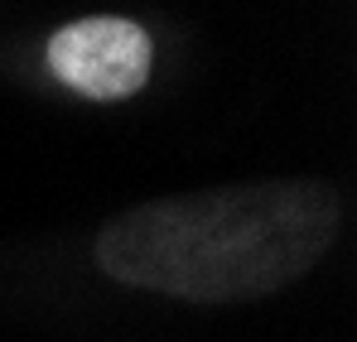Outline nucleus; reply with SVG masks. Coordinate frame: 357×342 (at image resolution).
Listing matches in <instances>:
<instances>
[{"label":"nucleus","instance_id":"nucleus-1","mask_svg":"<svg viewBox=\"0 0 357 342\" xmlns=\"http://www.w3.org/2000/svg\"><path fill=\"white\" fill-rule=\"evenodd\" d=\"M343 203L319 178H261L135 203L97 236V265L130 289L188 304H246L309 275Z\"/></svg>","mask_w":357,"mask_h":342},{"label":"nucleus","instance_id":"nucleus-2","mask_svg":"<svg viewBox=\"0 0 357 342\" xmlns=\"http://www.w3.org/2000/svg\"><path fill=\"white\" fill-rule=\"evenodd\" d=\"M155 44L126 15H87L49 39V68L87 102H126L150 82Z\"/></svg>","mask_w":357,"mask_h":342}]
</instances>
